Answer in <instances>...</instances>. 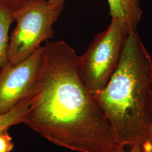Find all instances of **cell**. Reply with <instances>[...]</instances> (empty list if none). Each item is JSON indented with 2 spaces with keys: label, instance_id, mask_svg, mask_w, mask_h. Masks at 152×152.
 Masks as SVG:
<instances>
[{
  "label": "cell",
  "instance_id": "13",
  "mask_svg": "<svg viewBox=\"0 0 152 152\" xmlns=\"http://www.w3.org/2000/svg\"><path fill=\"white\" fill-rule=\"evenodd\" d=\"M124 152H142L140 147L139 146H134V147H130V149L128 151H125L124 149Z\"/></svg>",
  "mask_w": 152,
  "mask_h": 152
},
{
  "label": "cell",
  "instance_id": "7",
  "mask_svg": "<svg viewBox=\"0 0 152 152\" xmlns=\"http://www.w3.org/2000/svg\"><path fill=\"white\" fill-rule=\"evenodd\" d=\"M14 22L13 12L0 5V69L9 62V31Z\"/></svg>",
  "mask_w": 152,
  "mask_h": 152
},
{
  "label": "cell",
  "instance_id": "1",
  "mask_svg": "<svg viewBox=\"0 0 152 152\" xmlns=\"http://www.w3.org/2000/svg\"><path fill=\"white\" fill-rule=\"evenodd\" d=\"M38 90L23 124L59 147L77 152H124L83 81L78 56L63 41L48 42Z\"/></svg>",
  "mask_w": 152,
  "mask_h": 152
},
{
  "label": "cell",
  "instance_id": "4",
  "mask_svg": "<svg viewBox=\"0 0 152 152\" xmlns=\"http://www.w3.org/2000/svg\"><path fill=\"white\" fill-rule=\"evenodd\" d=\"M63 9L47 0H36L13 12L15 28L10 37L9 63L17 64L27 59L41 44L54 35L53 26Z\"/></svg>",
  "mask_w": 152,
  "mask_h": 152
},
{
  "label": "cell",
  "instance_id": "10",
  "mask_svg": "<svg viewBox=\"0 0 152 152\" xmlns=\"http://www.w3.org/2000/svg\"><path fill=\"white\" fill-rule=\"evenodd\" d=\"M14 146V142L8 132V130L0 132V152H10Z\"/></svg>",
  "mask_w": 152,
  "mask_h": 152
},
{
  "label": "cell",
  "instance_id": "3",
  "mask_svg": "<svg viewBox=\"0 0 152 152\" xmlns=\"http://www.w3.org/2000/svg\"><path fill=\"white\" fill-rule=\"evenodd\" d=\"M130 33L122 22L112 18L108 27L95 35L85 53L78 56L81 76L92 94L100 92L108 83Z\"/></svg>",
  "mask_w": 152,
  "mask_h": 152
},
{
  "label": "cell",
  "instance_id": "6",
  "mask_svg": "<svg viewBox=\"0 0 152 152\" xmlns=\"http://www.w3.org/2000/svg\"><path fill=\"white\" fill-rule=\"evenodd\" d=\"M112 18L122 22L129 28L130 32L136 31L140 21L142 10L140 0H107Z\"/></svg>",
  "mask_w": 152,
  "mask_h": 152
},
{
  "label": "cell",
  "instance_id": "9",
  "mask_svg": "<svg viewBox=\"0 0 152 152\" xmlns=\"http://www.w3.org/2000/svg\"><path fill=\"white\" fill-rule=\"evenodd\" d=\"M36 0H0V5L15 12Z\"/></svg>",
  "mask_w": 152,
  "mask_h": 152
},
{
  "label": "cell",
  "instance_id": "2",
  "mask_svg": "<svg viewBox=\"0 0 152 152\" xmlns=\"http://www.w3.org/2000/svg\"><path fill=\"white\" fill-rule=\"evenodd\" d=\"M94 95L121 148L140 147L152 134V59L136 31L129 34L117 67Z\"/></svg>",
  "mask_w": 152,
  "mask_h": 152
},
{
  "label": "cell",
  "instance_id": "11",
  "mask_svg": "<svg viewBox=\"0 0 152 152\" xmlns=\"http://www.w3.org/2000/svg\"><path fill=\"white\" fill-rule=\"evenodd\" d=\"M140 147L142 152H152V133Z\"/></svg>",
  "mask_w": 152,
  "mask_h": 152
},
{
  "label": "cell",
  "instance_id": "8",
  "mask_svg": "<svg viewBox=\"0 0 152 152\" xmlns=\"http://www.w3.org/2000/svg\"><path fill=\"white\" fill-rule=\"evenodd\" d=\"M33 97L26 99L5 114L0 115V132L10 127L23 124L31 104Z\"/></svg>",
  "mask_w": 152,
  "mask_h": 152
},
{
  "label": "cell",
  "instance_id": "5",
  "mask_svg": "<svg viewBox=\"0 0 152 152\" xmlns=\"http://www.w3.org/2000/svg\"><path fill=\"white\" fill-rule=\"evenodd\" d=\"M45 48L41 46L27 59L17 64L7 63L0 69V115L38 90Z\"/></svg>",
  "mask_w": 152,
  "mask_h": 152
},
{
  "label": "cell",
  "instance_id": "12",
  "mask_svg": "<svg viewBox=\"0 0 152 152\" xmlns=\"http://www.w3.org/2000/svg\"><path fill=\"white\" fill-rule=\"evenodd\" d=\"M66 0H47L50 5L63 9Z\"/></svg>",
  "mask_w": 152,
  "mask_h": 152
}]
</instances>
